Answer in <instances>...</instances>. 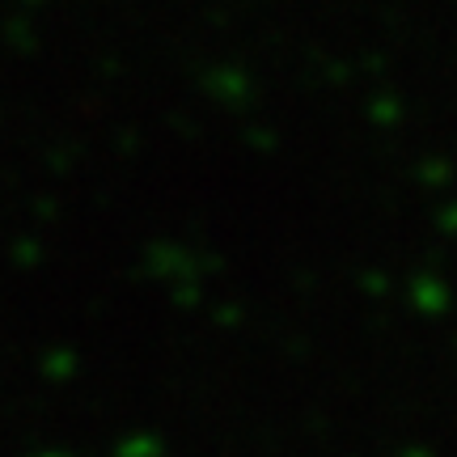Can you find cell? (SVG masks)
I'll return each mask as SVG.
<instances>
[]
</instances>
